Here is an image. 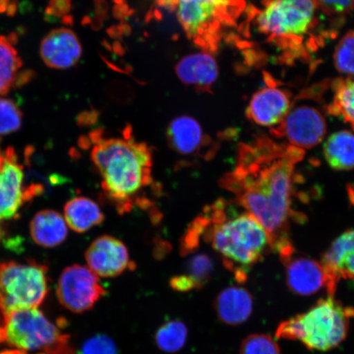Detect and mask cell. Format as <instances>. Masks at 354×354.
I'll return each instance as SVG.
<instances>
[{"label":"cell","instance_id":"d6986e66","mask_svg":"<svg viewBox=\"0 0 354 354\" xmlns=\"http://www.w3.org/2000/svg\"><path fill=\"white\" fill-rule=\"evenodd\" d=\"M214 308L221 322L237 326L249 319L253 312L254 299L245 288L228 287L216 298Z\"/></svg>","mask_w":354,"mask_h":354},{"label":"cell","instance_id":"8992f818","mask_svg":"<svg viewBox=\"0 0 354 354\" xmlns=\"http://www.w3.org/2000/svg\"><path fill=\"white\" fill-rule=\"evenodd\" d=\"M232 0H175L174 10L187 37L206 52H214L225 28L236 17Z\"/></svg>","mask_w":354,"mask_h":354},{"label":"cell","instance_id":"f1b7e54d","mask_svg":"<svg viewBox=\"0 0 354 354\" xmlns=\"http://www.w3.org/2000/svg\"><path fill=\"white\" fill-rule=\"evenodd\" d=\"M21 122L22 114L15 102L0 97V136L19 131Z\"/></svg>","mask_w":354,"mask_h":354},{"label":"cell","instance_id":"74e56055","mask_svg":"<svg viewBox=\"0 0 354 354\" xmlns=\"http://www.w3.org/2000/svg\"><path fill=\"white\" fill-rule=\"evenodd\" d=\"M1 238H2V228H1V225H0V240H1Z\"/></svg>","mask_w":354,"mask_h":354},{"label":"cell","instance_id":"4316f807","mask_svg":"<svg viewBox=\"0 0 354 354\" xmlns=\"http://www.w3.org/2000/svg\"><path fill=\"white\" fill-rule=\"evenodd\" d=\"M214 269V262L209 255L198 254L189 259L185 275L192 279L196 290L202 289L209 281Z\"/></svg>","mask_w":354,"mask_h":354},{"label":"cell","instance_id":"7a4b0ae2","mask_svg":"<svg viewBox=\"0 0 354 354\" xmlns=\"http://www.w3.org/2000/svg\"><path fill=\"white\" fill-rule=\"evenodd\" d=\"M237 203L218 199L207 206L185 233L181 254L196 251L201 241L209 243L239 283L272 250L271 238L253 215L236 209Z\"/></svg>","mask_w":354,"mask_h":354},{"label":"cell","instance_id":"484cf974","mask_svg":"<svg viewBox=\"0 0 354 354\" xmlns=\"http://www.w3.org/2000/svg\"><path fill=\"white\" fill-rule=\"evenodd\" d=\"M334 64L339 73L354 76V30L339 39L335 48Z\"/></svg>","mask_w":354,"mask_h":354},{"label":"cell","instance_id":"9c48e42d","mask_svg":"<svg viewBox=\"0 0 354 354\" xmlns=\"http://www.w3.org/2000/svg\"><path fill=\"white\" fill-rule=\"evenodd\" d=\"M107 291L95 273L81 265H73L62 272L56 294L59 303L74 313L91 309Z\"/></svg>","mask_w":354,"mask_h":354},{"label":"cell","instance_id":"2e32d148","mask_svg":"<svg viewBox=\"0 0 354 354\" xmlns=\"http://www.w3.org/2000/svg\"><path fill=\"white\" fill-rule=\"evenodd\" d=\"M283 263L286 268L287 285L295 294L310 296L322 289L328 291V278L322 263L292 256Z\"/></svg>","mask_w":354,"mask_h":354},{"label":"cell","instance_id":"f546056e","mask_svg":"<svg viewBox=\"0 0 354 354\" xmlns=\"http://www.w3.org/2000/svg\"><path fill=\"white\" fill-rule=\"evenodd\" d=\"M81 354H118L113 339L106 335H96L83 344Z\"/></svg>","mask_w":354,"mask_h":354},{"label":"cell","instance_id":"83f0119b","mask_svg":"<svg viewBox=\"0 0 354 354\" xmlns=\"http://www.w3.org/2000/svg\"><path fill=\"white\" fill-rule=\"evenodd\" d=\"M240 354H281V351L271 335L253 334L243 340Z\"/></svg>","mask_w":354,"mask_h":354},{"label":"cell","instance_id":"8d00e7d4","mask_svg":"<svg viewBox=\"0 0 354 354\" xmlns=\"http://www.w3.org/2000/svg\"><path fill=\"white\" fill-rule=\"evenodd\" d=\"M4 162V152L3 153L1 151V149H0V169H1V167L3 165Z\"/></svg>","mask_w":354,"mask_h":354},{"label":"cell","instance_id":"cb8c5ba5","mask_svg":"<svg viewBox=\"0 0 354 354\" xmlns=\"http://www.w3.org/2000/svg\"><path fill=\"white\" fill-rule=\"evenodd\" d=\"M334 98L330 113L342 117L354 131V80H339L334 85Z\"/></svg>","mask_w":354,"mask_h":354},{"label":"cell","instance_id":"30bf717a","mask_svg":"<svg viewBox=\"0 0 354 354\" xmlns=\"http://www.w3.org/2000/svg\"><path fill=\"white\" fill-rule=\"evenodd\" d=\"M326 122L320 111L313 106L302 105L290 110L272 133L286 138L290 145L308 149L319 145L326 134Z\"/></svg>","mask_w":354,"mask_h":354},{"label":"cell","instance_id":"ffe728a7","mask_svg":"<svg viewBox=\"0 0 354 354\" xmlns=\"http://www.w3.org/2000/svg\"><path fill=\"white\" fill-rule=\"evenodd\" d=\"M32 240L44 248H55L64 243L68 236V224L59 212L42 210L34 216L30 224Z\"/></svg>","mask_w":354,"mask_h":354},{"label":"cell","instance_id":"52a82bcc","mask_svg":"<svg viewBox=\"0 0 354 354\" xmlns=\"http://www.w3.org/2000/svg\"><path fill=\"white\" fill-rule=\"evenodd\" d=\"M47 271L35 262L0 263V324L13 312L41 306L48 291Z\"/></svg>","mask_w":354,"mask_h":354},{"label":"cell","instance_id":"ba28073f","mask_svg":"<svg viewBox=\"0 0 354 354\" xmlns=\"http://www.w3.org/2000/svg\"><path fill=\"white\" fill-rule=\"evenodd\" d=\"M314 0H268L256 17L257 28L274 41L302 39L315 25Z\"/></svg>","mask_w":354,"mask_h":354},{"label":"cell","instance_id":"e0dca14e","mask_svg":"<svg viewBox=\"0 0 354 354\" xmlns=\"http://www.w3.org/2000/svg\"><path fill=\"white\" fill-rule=\"evenodd\" d=\"M167 139L172 150L185 157L202 156L209 145L201 124L189 116L174 119L167 127Z\"/></svg>","mask_w":354,"mask_h":354},{"label":"cell","instance_id":"ac0fdd59","mask_svg":"<svg viewBox=\"0 0 354 354\" xmlns=\"http://www.w3.org/2000/svg\"><path fill=\"white\" fill-rule=\"evenodd\" d=\"M177 77L185 85L209 90L218 77V66L209 53H197L183 57L176 66Z\"/></svg>","mask_w":354,"mask_h":354},{"label":"cell","instance_id":"44dd1931","mask_svg":"<svg viewBox=\"0 0 354 354\" xmlns=\"http://www.w3.org/2000/svg\"><path fill=\"white\" fill-rule=\"evenodd\" d=\"M64 219L74 232L83 233L103 223L104 215L98 203L87 197L80 196L66 203Z\"/></svg>","mask_w":354,"mask_h":354},{"label":"cell","instance_id":"3957f363","mask_svg":"<svg viewBox=\"0 0 354 354\" xmlns=\"http://www.w3.org/2000/svg\"><path fill=\"white\" fill-rule=\"evenodd\" d=\"M91 157L102 178L106 197L120 214L134 207L149 210V190L160 192L153 179L151 148L131 136L104 139L98 132L91 136Z\"/></svg>","mask_w":354,"mask_h":354},{"label":"cell","instance_id":"5b68a950","mask_svg":"<svg viewBox=\"0 0 354 354\" xmlns=\"http://www.w3.org/2000/svg\"><path fill=\"white\" fill-rule=\"evenodd\" d=\"M0 344L25 352L75 354L68 335L38 308L10 313L0 324Z\"/></svg>","mask_w":354,"mask_h":354},{"label":"cell","instance_id":"1f68e13d","mask_svg":"<svg viewBox=\"0 0 354 354\" xmlns=\"http://www.w3.org/2000/svg\"><path fill=\"white\" fill-rule=\"evenodd\" d=\"M72 7V0H50L46 8V15L63 17L69 12Z\"/></svg>","mask_w":354,"mask_h":354},{"label":"cell","instance_id":"d590c367","mask_svg":"<svg viewBox=\"0 0 354 354\" xmlns=\"http://www.w3.org/2000/svg\"><path fill=\"white\" fill-rule=\"evenodd\" d=\"M10 0H0V12H6L10 7Z\"/></svg>","mask_w":354,"mask_h":354},{"label":"cell","instance_id":"6da1fadb","mask_svg":"<svg viewBox=\"0 0 354 354\" xmlns=\"http://www.w3.org/2000/svg\"><path fill=\"white\" fill-rule=\"evenodd\" d=\"M304 150L267 138L243 144L239 149L236 167L220 180L234 202L259 221L271 238L272 250L282 263L295 254L290 237L297 166Z\"/></svg>","mask_w":354,"mask_h":354},{"label":"cell","instance_id":"d4e9b609","mask_svg":"<svg viewBox=\"0 0 354 354\" xmlns=\"http://www.w3.org/2000/svg\"><path fill=\"white\" fill-rule=\"evenodd\" d=\"M188 329L179 320L168 321L159 327L155 334V342L162 351L174 353L183 348L187 342Z\"/></svg>","mask_w":354,"mask_h":354},{"label":"cell","instance_id":"9a60e30c","mask_svg":"<svg viewBox=\"0 0 354 354\" xmlns=\"http://www.w3.org/2000/svg\"><path fill=\"white\" fill-rule=\"evenodd\" d=\"M82 55V44L77 35L68 28L53 30L41 44L42 59L52 68H69L77 63Z\"/></svg>","mask_w":354,"mask_h":354},{"label":"cell","instance_id":"8fae6325","mask_svg":"<svg viewBox=\"0 0 354 354\" xmlns=\"http://www.w3.org/2000/svg\"><path fill=\"white\" fill-rule=\"evenodd\" d=\"M86 260L88 268L100 277H116L136 268L127 246L110 236H100L93 241L86 252Z\"/></svg>","mask_w":354,"mask_h":354},{"label":"cell","instance_id":"4fadbf2b","mask_svg":"<svg viewBox=\"0 0 354 354\" xmlns=\"http://www.w3.org/2000/svg\"><path fill=\"white\" fill-rule=\"evenodd\" d=\"M328 278L327 294L334 297L342 279L354 282V230L345 232L332 243L322 259Z\"/></svg>","mask_w":354,"mask_h":354},{"label":"cell","instance_id":"603a6c76","mask_svg":"<svg viewBox=\"0 0 354 354\" xmlns=\"http://www.w3.org/2000/svg\"><path fill=\"white\" fill-rule=\"evenodd\" d=\"M12 38L0 35V96L6 95L15 85L17 74L22 65L15 47Z\"/></svg>","mask_w":354,"mask_h":354},{"label":"cell","instance_id":"836d02e7","mask_svg":"<svg viewBox=\"0 0 354 354\" xmlns=\"http://www.w3.org/2000/svg\"><path fill=\"white\" fill-rule=\"evenodd\" d=\"M33 77V73L30 72V71H25V72H21L19 75L17 74L16 81L15 85L17 86H21L26 85L30 79Z\"/></svg>","mask_w":354,"mask_h":354},{"label":"cell","instance_id":"7402d4cb","mask_svg":"<svg viewBox=\"0 0 354 354\" xmlns=\"http://www.w3.org/2000/svg\"><path fill=\"white\" fill-rule=\"evenodd\" d=\"M323 153L327 163L335 171H349L354 168V134L339 131L326 141Z\"/></svg>","mask_w":354,"mask_h":354},{"label":"cell","instance_id":"5bb4252c","mask_svg":"<svg viewBox=\"0 0 354 354\" xmlns=\"http://www.w3.org/2000/svg\"><path fill=\"white\" fill-rule=\"evenodd\" d=\"M290 106L289 93L277 87H266L252 97L246 114L257 125L276 127L290 113Z\"/></svg>","mask_w":354,"mask_h":354},{"label":"cell","instance_id":"4dcf8cb0","mask_svg":"<svg viewBox=\"0 0 354 354\" xmlns=\"http://www.w3.org/2000/svg\"><path fill=\"white\" fill-rule=\"evenodd\" d=\"M317 8L329 17H342L354 10V0H314Z\"/></svg>","mask_w":354,"mask_h":354},{"label":"cell","instance_id":"d6a6232c","mask_svg":"<svg viewBox=\"0 0 354 354\" xmlns=\"http://www.w3.org/2000/svg\"><path fill=\"white\" fill-rule=\"evenodd\" d=\"M170 286L172 290L178 292H188L192 290H196V285L188 276L185 274L176 276L171 279Z\"/></svg>","mask_w":354,"mask_h":354},{"label":"cell","instance_id":"e575fe53","mask_svg":"<svg viewBox=\"0 0 354 354\" xmlns=\"http://www.w3.org/2000/svg\"><path fill=\"white\" fill-rule=\"evenodd\" d=\"M0 354H28V352L20 351V349L12 348V349H4V351H0Z\"/></svg>","mask_w":354,"mask_h":354},{"label":"cell","instance_id":"7c38bea8","mask_svg":"<svg viewBox=\"0 0 354 354\" xmlns=\"http://www.w3.org/2000/svg\"><path fill=\"white\" fill-rule=\"evenodd\" d=\"M24 179V167L17 160L15 150L8 148L0 169V220L16 218L24 201H28Z\"/></svg>","mask_w":354,"mask_h":354},{"label":"cell","instance_id":"277c9868","mask_svg":"<svg viewBox=\"0 0 354 354\" xmlns=\"http://www.w3.org/2000/svg\"><path fill=\"white\" fill-rule=\"evenodd\" d=\"M353 318L354 308L328 296L307 312L281 322L276 336L299 342L310 351H328L346 339Z\"/></svg>","mask_w":354,"mask_h":354}]
</instances>
